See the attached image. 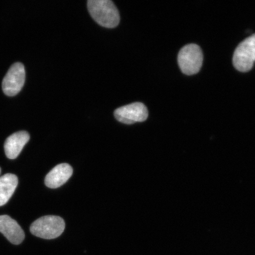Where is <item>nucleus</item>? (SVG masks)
Wrapping results in <instances>:
<instances>
[{
	"instance_id": "f257e3e1",
	"label": "nucleus",
	"mask_w": 255,
	"mask_h": 255,
	"mask_svg": "<svg viewBox=\"0 0 255 255\" xmlns=\"http://www.w3.org/2000/svg\"><path fill=\"white\" fill-rule=\"evenodd\" d=\"M88 8L92 17L101 26L114 28L120 23L119 11L111 0H89Z\"/></svg>"
},
{
	"instance_id": "f03ea898",
	"label": "nucleus",
	"mask_w": 255,
	"mask_h": 255,
	"mask_svg": "<svg viewBox=\"0 0 255 255\" xmlns=\"http://www.w3.org/2000/svg\"><path fill=\"white\" fill-rule=\"evenodd\" d=\"M65 228V221L60 217L46 216L32 223L30 231L35 237L50 240L60 237Z\"/></svg>"
},
{
	"instance_id": "7ed1b4c3",
	"label": "nucleus",
	"mask_w": 255,
	"mask_h": 255,
	"mask_svg": "<svg viewBox=\"0 0 255 255\" xmlns=\"http://www.w3.org/2000/svg\"><path fill=\"white\" fill-rule=\"evenodd\" d=\"M203 60L202 51L196 44L185 46L178 55V63L181 71L187 75L198 73L202 68Z\"/></svg>"
},
{
	"instance_id": "20e7f679",
	"label": "nucleus",
	"mask_w": 255,
	"mask_h": 255,
	"mask_svg": "<svg viewBox=\"0 0 255 255\" xmlns=\"http://www.w3.org/2000/svg\"><path fill=\"white\" fill-rule=\"evenodd\" d=\"M255 62V34L239 44L233 57V63L238 71L247 72L253 68Z\"/></svg>"
},
{
	"instance_id": "39448f33",
	"label": "nucleus",
	"mask_w": 255,
	"mask_h": 255,
	"mask_svg": "<svg viewBox=\"0 0 255 255\" xmlns=\"http://www.w3.org/2000/svg\"><path fill=\"white\" fill-rule=\"evenodd\" d=\"M114 116L119 122L130 125L145 121L148 112L144 104L135 103L118 108L114 112Z\"/></svg>"
},
{
	"instance_id": "423d86ee",
	"label": "nucleus",
	"mask_w": 255,
	"mask_h": 255,
	"mask_svg": "<svg viewBox=\"0 0 255 255\" xmlns=\"http://www.w3.org/2000/svg\"><path fill=\"white\" fill-rule=\"evenodd\" d=\"M25 72L21 63H15L9 68L2 81V90L9 97L17 95L24 84Z\"/></svg>"
},
{
	"instance_id": "0eeeda50",
	"label": "nucleus",
	"mask_w": 255,
	"mask_h": 255,
	"mask_svg": "<svg viewBox=\"0 0 255 255\" xmlns=\"http://www.w3.org/2000/svg\"><path fill=\"white\" fill-rule=\"evenodd\" d=\"M0 232L15 245L21 244L25 238L24 232L20 226L8 215L0 216Z\"/></svg>"
},
{
	"instance_id": "6e6552de",
	"label": "nucleus",
	"mask_w": 255,
	"mask_h": 255,
	"mask_svg": "<svg viewBox=\"0 0 255 255\" xmlns=\"http://www.w3.org/2000/svg\"><path fill=\"white\" fill-rule=\"evenodd\" d=\"M72 174L73 169L71 165L66 163L60 164L47 174L44 183L50 189H57L65 184Z\"/></svg>"
},
{
	"instance_id": "1a4fd4ad",
	"label": "nucleus",
	"mask_w": 255,
	"mask_h": 255,
	"mask_svg": "<svg viewBox=\"0 0 255 255\" xmlns=\"http://www.w3.org/2000/svg\"><path fill=\"white\" fill-rule=\"evenodd\" d=\"M29 139L30 135L26 131L17 132L8 136L4 143L7 157L11 159L17 158Z\"/></svg>"
},
{
	"instance_id": "9d476101",
	"label": "nucleus",
	"mask_w": 255,
	"mask_h": 255,
	"mask_svg": "<svg viewBox=\"0 0 255 255\" xmlns=\"http://www.w3.org/2000/svg\"><path fill=\"white\" fill-rule=\"evenodd\" d=\"M18 185V178L12 174H6L0 177V206L8 202Z\"/></svg>"
},
{
	"instance_id": "9b49d317",
	"label": "nucleus",
	"mask_w": 255,
	"mask_h": 255,
	"mask_svg": "<svg viewBox=\"0 0 255 255\" xmlns=\"http://www.w3.org/2000/svg\"><path fill=\"white\" fill-rule=\"evenodd\" d=\"M0 174H1V168H0Z\"/></svg>"
}]
</instances>
